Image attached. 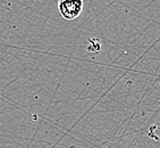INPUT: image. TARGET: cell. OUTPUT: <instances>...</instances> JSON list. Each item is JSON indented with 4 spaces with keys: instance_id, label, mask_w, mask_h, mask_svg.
<instances>
[{
    "instance_id": "cell-1",
    "label": "cell",
    "mask_w": 160,
    "mask_h": 148,
    "mask_svg": "<svg viewBox=\"0 0 160 148\" xmlns=\"http://www.w3.org/2000/svg\"><path fill=\"white\" fill-rule=\"evenodd\" d=\"M83 0H59L58 12L66 21H74L83 12Z\"/></svg>"
}]
</instances>
